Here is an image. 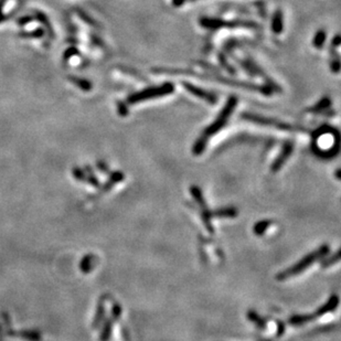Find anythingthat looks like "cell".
<instances>
[{
	"instance_id": "6da1fadb",
	"label": "cell",
	"mask_w": 341,
	"mask_h": 341,
	"mask_svg": "<svg viewBox=\"0 0 341 341\" xmlns=\"http://www.w3.org/2000/svg\"><path fill=\"white\" fill-rule=\"evenodd\" d=\"M237 104H238V99L231 96V98L229 99L227 105L224 106V108L221 110L219 117L216 118L209 127L205 128L204 135H202L199 139L197 140V142L195 144V147H193V153H195L196 155H200V154L204 153V150L205 149L206 142H208L209 138L211 136H213L214 134L218 133L221 128H222L225 124H227L228 119L230 118V116H231L233 109L237 107Z\"/></svg>"
},
{
	"instance_id": "7a4b0ae2",
	"label": "cell",
	"mask_w": 341,
	"mask_h": 341,
	"mask_svg": "<svg viewBox=\"0 0 341 341\" xmlns=\"http://www.w3.org/2000/svg\"><path fill=\"white\" fill-rule=\"evenodd\" d=\"M328 250V246H321L318 251L310 253L309 255H307L306 257H304L302 261H299L296 265H294L293 267H290V269L283 272V273H280L278 275V279H286L288 277H292V276L302 273L304 270L308 269V267H310L314 264V262L318 261L320 257L326 255Z\"/></svg>"
},
{
	"instance_id": "3957f363",
	"label": "cell",
	"mask_w": 341,
	"mask_h": 341,
	"mask_svg": "<svg viewBox=\"0 0 341 341\" xmlns=\"http://www.w3.org/2000/svg\"><path fill=\"white\" fill-rule=\"evenodd\" d=\"M173 91H174V87L171 83H165V84H161L159 86L148 87V89H145L140 92H138V93L131 95L130 98L127 99V103L135 104L138 102H142V101H146V100L161 98V96L171 94Z\"/></svg>"
},
{
	"instance_id": "277c9868",
	"label": "cell",
	"mask_w": 341,
	"mask_h": 341,
	"mask_svg": "<svg viewBox=\"0 0 341 341\" xmlns=\"http://www.w3.org/2000/svg\"><path fill=\"white\" fill-rule=\"evenodd\" d=\"M337 305H338V297L335 295V296L331 297L329 299V302L327 303L325 306H322V308H320V309L318 310L316 314H311V315H308V316H296V317H294V318H292V319H290V322H292V324H294V325H302V324H304V322L315 319V318H317V317L324 316L325 314H327V312L334 310L335 308L337 307Z\"/></svg>"
},
{
	"instance_id": "5b68a950",
	"label": "cell",
	"mask_w": 341,
	"mask_h": 341,
	"mask_svg": "<svg viewBox=\"0 0 341 341\" xmlns=\"http://www.w3.org/2000/svg\"><path fill=\"white\" fill-rule=\"evenodd\" d=\"M201 24L205 28H211V29H216V28H222V27H248V28H256V24L254 22H245V21H222L218 19H211V18H204L201 19Z\"/></svg>"
},
{
	"instance_id": "8992f818",
	"label": "cell",
	"mask_w": 341,
	"mask_h": 341,
	"mask_svg": "<svg viewBox=\"0 0 341 341\" xmlns=\"http://www.w3.org/2000/svg\"><path fill=\"white\" fill-rule=\"evenodd\" d=\"M4 336L8 337H18L22 338L27 341H41L42 340V335L36 329H25V330H13L12 327L4 330Z\"/></svg>"
},
{
	"instance_id": "52a82bcc",
	"label": "cell",
	"mask_w": 341,
	"mask_h": 341,
	"mask_svg": "<svg viewBox=\"0 0 341 341\" xmlns=\"http://www.w3.org/2000/svg\"><path fill=\"white\" fill-rule=\"evenodd\" d=\"M243 117L248 119V121H251V122H254V123H257V124H262V125L277 127V128H280V130H284V131H292L293 130V127L287 125V124L279 123L277 121H274V119L262 117V116H259V115H247L246 114V115H244Z\"/></svg>"
},
{
	"instance_id": "ba28073f",
	"label": "cell",
	"mask_w": 341,
	"mask_h": 341,
	"mask_svg": "<svg viewBox=\"0 0 341 341\" xmlns=\"http://www.w3.org/2000/svg\"><path fill=\"white\" fill-rule=\"evenodd\" d=\"M182 85L184 86V89H186L188 92H190L192 95L197 96V98H200L201 100L205 101V102L214 104L216 102V100H218L213 94H211V93H209V92H206L202 89H199V87L192 85V84H190V83L183 82Z\"/></svg>"
},
{
	"instance_id": "9c48e42d",
	"label": "cell",
	"mask_w": 341,
	"mask_h": 341,
	"mask_svg": "<svg viewBox=\"0 0 341 341\" xmlns=\"http://www.w3.org/2000/svg\"><path fill=\"white\" fill-rule=\"evenodd\" d=\"M105 299L106 296H102L98 304V309H96L94 320H93V328L98 329L103 322V319L105 317Z\"/></svg>"
},
{
	"instance_id": "30bf717a",
	"label": "cell",
	"mask_w": 341,
	"mask_h": 341,
	"mask_svg": "<svg viewBox=\"0 0 341 341\" xmlns=\"http://www.w3.org/2000/svg\"><path fill=\"white\" fill-rule=\"evenodd\" d=\"M96 256L92 253L86 254L80 262V270L83 274H89L94 269Z\"/></svg>"
},
{
	"instance_id": "8fae6325",
	"label": "cell",
	"mask_w": 341,
	"mask_h": 341,
	"mask_svg": "<svg viewBox=\"0 0 341 341\" xmlns=\"http://www.w3.org/2000/svg\"><path fill=\"white\" fill-rule=\"evenodd\" d=\"M34 18L35 20H38L39 22H41V24L43 25V27L45 28V29H47L49 36L54 38V32L52 29L51 22H50L48 16H45V13H43L42 11H39V10H34Z\"/></svg>"
},
{
	"instance_id": "7c38bea8",
	"label": "cell",
	"mask_w": 341,
	"mask_h": 341,
	"mask_svg": "<svg viewBox=\"0 0 341 341\" xmlns=\"http://www.w3.org/2000/svg\"><path fill=\"white\" fill-rule=\"evenodd\" d=\"M115 321H116V319H115V318L112 317V316H110L108 319L105 320L104 325H103L102 333H101V335H100V340L101 341H108V339L110 337V334H112L113 324H114Z\"/></svg>"
},
{
	"instance_id": "4fadbf2b",
	"label": "cell",
	"mask_w": 341,
	"mask_h": 341,
	"mask_svg": "<svg viewBox=\"0 0 341 341\" xmlns=\"http://www.w3.org/2000/svg\"><path fill=\"white\" fill-rule=\"evenodd\" d=\"M68 81L72 82L73 84L76 85L82 91L89 92V91L92 90V83L89 80L81 79V77H77V76H74V75H68Z\"/></svg>"
},
{
	"instance_id": "5bb4252c",
	"label": "cell",
	"mask_w": 341,
	"mask_h": 341,
	"mask_svg": "<svg viewBox=\"0 0 341 341\" xmlns=\"http://www.w3.org/2000/svg\"><path fill=\"white\" fill-rule=\"evenodd\" d=\"M292 151H293V145L292 144H287L286 146L284 147L283 154L280 155L278 159L274 163V166H273L274 171H276V170H278L280 167H282V165L285 163V160L289 157V155H290V153H292Z\"/></svg>"
},
{
	"instance_id": "9a60e30c",
	"label": "cell",
	"mask_w": 341,
	"mask_h": 341,
	"mask_svg": "<svg viewBox=\"0 0 341 341\" xmlns=\"http://www.w3.org/2000/svg\"><path fill=\"white\" fill-rule=\"evenodd\" d=\"M44 34H45L44 29H42V28H38V29H35L34 31L19 32V34H18V36H20V38H24V39H39V38H42Z\"/></svg>"
},
{
	"instance_id": "2e32d148",
	"label": "cell",
	"mask_w": 341,
	"mask_h": 341,
	"mask_svg": "<svg viewBox=\"0 0 341 341\" xmlns=\"http://www.w3.org/2000/svg\"><path fill=\"white\" fill-rule=\"evenodd\" d=\"M84 172L86 174V179H85V182H87L89 184H91L92 187H95V188H99L100 187V181H99V179L95 177V174L93 172V169H92L91 166L89 165H86L85 167H84Z\"/></svg>"
},
{
	"instance_id": "e0dca14e",
	"label": "cell",
	"mask_w": 341,
	"mask_h": 341,
	"mask_svg": "<svg viewBox=\"0 0 341 341\" xmlns=\"http://www.w3.org/2000/svg\"><path fill=\"white\" fill-rule=\"evenodd\" d=\"M75 12L77 13V16H79L83 21L86 22L87 25H90L91 27H94V28H100L99 22L96 21V20H94L93 18H92V17L89 15V13L83 10V9H81V8H75Z\"/></svg>"
},
{
	"instance_id": "ac0fdd59",
	"label": "cell",
	"mask_w": 341,
	"mask_h": 341,
	"mask_svg": "<svg viewBox=\"0 0 341 341\" xmlns=\"http://www.w3.org/2000/svg\"><path fill=\"white\" fill-rule=\"evenodd\" d=\"M273 30L276 32V34H279V32H282L283 30V16L282 12L277 11L275 13V16L273 18Z\"/></svg>"
},
{
	"instance_id": "d6986e66",
	"label": "cell",
	"mask_w": 341,
	"mask_h": 341,
	"mask_svg": "<svg viewBox=\"0 0 341 341\" xmlns=\"http://www.w3.org/2000/svg\"><path fill=\"white\" fill-rule=\"evenodd\" d=\"M72 174H73V177H74L77 181L85 182L86 174H85V172H84V170H83L82 168H80V167H74V168L72 169Z\"/></svg>"
},
{
	"instance_id": "ffe728a7",
	"label": "cell",
	"mask_w": 341,
	"mask_h": 341,
	"mask_svg": "<svg viewBox=\"0 0 341 341\" xmlns=\"http://www.w3.org/2000/svg\"><path fill=\"white\" fill-rule=\"evenodd\" d=\"M75 55H80V51L77 50L76 47H70L66 50V52H64V54H63V61L67 62L72 57H75Z\"/></svg>"
},
{
	"instance_id": "44dd1931",
	"label": "cell",
	"mask_w": 341,
	"mask_h": 341,
	"mask_svg": "<svg viewBox=\"0 0 341 341\" xmlns=\"http://www.w3.org/2000/svg\"><path fill=\"white\" fill-rule=\"evenodd\" d=\"M325 39H326L325 31H319V32H318V34L315 36V39H314V45H315V47L318 48V49L322 48V45H324V43H325Z\"/></svg>"
},
{
	"instance_id": "7402d4cb",
	"label": "cell",
	"mask_w": 341,
	"mask_h": 341,
	"mask_svg": "<svg viewBox=\"0 0 341 341\" xmlns=\"http://www.w3.org/2000/svg\"><path fill=\"white\" fill-rule=\"evenodd\" d=\"M34 20V16H22L21 18H19V19L17 20V24H18V26L24 27V26H27L28 24H30V22H32Z\"/></svg>"
},
{
	"instance_id": "603a6c76",
	"label": "cell",
	"mask_w": 341,
	"mask_h": 341,
	"mask_svg": "<svg viewBox=\"0 0 341 341\" xmlns=\"http://www.w3.org/2000/svg\"><path fill=\"white\" fill-rule=\"evenodd\" d=\"M1 319H2V325L4 326V329L10 328L11 319H10V316H9L8 312H1Z\"/></svg>"
},
{
	"instance_id": "cb8c5ba5",
	"label": "cell",
	"mask_w": 341,
	"mask_h": 341,
	"mask_svg": "<svg viewBox=\"0 0 341 341\" xmlns=\"http://www.w3.org/2000/svg\"><path fill=\"white\" fill-rule=\"evenodd\" d=\"M96 166H98V168H99L100 171L105 172V173H107L109 171L107 164H106L105 161H103V160H99L98 163H96Z\"/></svg>"
},
{
	"instance_id": "d4e9b609",
	"label": "cell",
	"mask_w": 341,
	"mask_h": 341,
	"mask_svg": "<svg viewBox=\"0 0 341 341\" xmlns=\"http://www.w3.org/2000/svg\"><path fill=\"white\" fill-rule=\"evenodd\" d=\"M117 108H118V114L121 115V116H126L127 113H128L127 107H126V104H124V103H118V104H117Z\"/></svg>"
},
{
	"instance_id": "484cf974",
	"label": "cell",
	"mask_w": 341,
	"mask_h": 341,
	"mask_svg": "<svg viewBox=\"0 0 341 341\" xmlns=\"http://www.w3.org/2000/svg\"><path fill=\"white\" fill-rule=\"evenodd\" d=\"M7 1H8V0H0V22H2V21L6 20V17H4L3 12H2V9H3L4 4H6Z\"/></svg>"
},
{
	"instance_id": "4316f807",
	"label": "cell",
	"mask_w": 341,
	"mask_h": 341,
	"mask_svg": "<svg viewBox=\"0 0 341 341\" xmlns=\"http://www.w3.org/2000/svg\"><path fill=\"white\" fill-rule=\"evenodd\" d=\"M92 38V41H93V43L95 42L96 45H100V47H103V43H102V40H101L99 36H96V35H92L91 36Z\"/></svg>"
},
{
	"instance_id": "83f0119b",
	"label": "cell",
	"mask_w": 341,
	"mask_h": 341,
	"mask_svg": "<svg viewBox=\"0 0 341 341\" xmlns=\"http://www.w3.org/2000/svg\"><path fill=\"white\" fill-rule=\"evenodd\" d=\"M0 341H4V331L1 324H0Z\"/></svg>"
}]
</instances>
